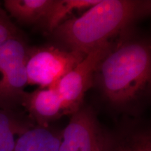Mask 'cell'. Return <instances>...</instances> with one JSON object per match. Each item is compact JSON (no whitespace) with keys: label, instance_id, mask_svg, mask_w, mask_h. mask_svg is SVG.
<instances>
[{"label":"cell","instance_id":"obj_9","mask_svg":"<svg viewBox=\"0 0 151 151\" xmlns=\"http://www.w3.org/2000/svg\"><path fill=\"white\" fill-rule=\"evenodd\" d=\"M54 3L55 0H5L4 6L18 24L43 28Z\"/></svg>","mask_w":151,"mask_h":151},{"label":"cell","instance_id":"obj_4","mask_svg":"<svg viewBox=\"0 0 151 151\" xmlns=\"http://www.w3.org/2000/svg\"><path fill=\"white\" fill-rule=\"evenodd\" d=\"M28 48L24 36L0 45V109H21L27 86L25 65Z\"/></svg>","mask_w":151,"mask_h":151},{"label":"cell","instance_id":"obj_1","mask_svg":"<svg viewBox=\"0 0 151 151\" xmlns=\"http://www.w3.org/2000/svg\"><path fill=\"white\" fill-rule=\"evenodd\" d=\"M94 88L115 116L142 117L151 97V41L132 27L111 41L96 67Z\"/></svg>","mask_w":151,"mask_h":151},{"label":"cell","instance_id":"obj_12","mask_svg":"<svg viewBox=\"0 0 151 151\" xmlns=\"http://www.w3.org/2000/svg\"><path fill=\"white\" fill-rule=\"evenodd\" d=\"M99 1V0H55L43 29L51 34L60 24L76 18V14L81 16Z\"/></svg>","mask_w":151,"mask_h":151},{"label":"cell","instance_id":"obj_13","mask_svg":"<svg viewBox=\"0 0 151 151\" xmlns=\"http://www.w3.org/2000/svg\"><path fill=\"white\" fill-rule=\"evenodd\" d=\"M24 36L19 28L11 20L4 9L0 6V45L5 41Z\"/></svg>","mask_w":151,"mask_h":151},{"label":"cell","instance_id":"obj_6","mask_svg":"<svg viewBox=\"0 0 151 151\" xmlns=\"http://www.w3.org/2000/svg\"><path fill=\"white\" fill-rule=\"evenodd\" d=\"M111 41L92 50L59 81L56 89L62 98L66 115H71L83 105L85 94L92 88L96 67L108 50Z\"/></svg>","mask_w":151,"mask_h":151},{"label":"cell","instance_id":"obj_5","mask_svg":"<svg viewBox=\"0 0 151 151\" xmlns=\"http://www.w3.org/2000/svg\"><path fill=\"white\" fill-rule=\"evenodd\" d=\"M107 129L91 106L83 104L62 131L60 151H104Z\"/></svg>","mask_w":151,"mask_h":151},{"label":"cell","instance_id":"obj_10","mask_svg":"<svg viewBox=\"0 0 151 151\" xmlns=\"http://www.w3.org/2000/svg\"><path fill=\"white\" fill-rule=\"evenodd\" d=\"M35 126L23 109H0V151H14L19 137Z\"/></svg>","mask_w":151,"mask_h":151},{"label":"cell","instance_id":"obj_11","mask_svg":"<svg viewBox=\"0 0 151 151\" xmlns=\"http://www.w3.org/2000/svg\"><path fill=\"white\" fill-rule=\"evenodd\" d=\"M62 131L35 126L19 137L14 151H60Z\"/></svg>","mask_w":151,"mask_h":151},{"label":"cell","instance_id":"obj_8","mask_svg":"<svg viewBox=\"0 0 151 151\" xmlns=\"http://www.w3.org/2000/svg\"><path fill=\"white\" fill-rule=\"evenodd\" d=\"M21 109L37 126L49 127L52 122L65 116L63 102L56 88H38L25 92Z\"/></svg>","mask_w":151,"mask_h":151},{"label":"cell","instance_id":"obj_2","mask_svg":"<svg viewBox=\"0 0 151 151\" xmlns=\"http://www.w3.org/2000/svg\"><path fill=\"white\" fill-rule=\"evenodd\" d=\"M150 0H99L52 32L60 46L86 56L150 16Z\"/></svg>","mask_w":151,"mask_h":151},{"label":"cell","instance_id":"obj_7","mask_svg":"<svg viewBox=\"0 0 151 151\" xmlns=\"http://www.w3.org/2000/svg\"><path fill=\"white\" fill-rule=\"evenodd\" d=\"M104 151H151V127L142 117H120L107 129Z\"/></svg>","mask_w":151,"mask_h":151},{"label":"cell","instance_id":"obj_3","mask_svg":"<svg viewBox=\"0 0 151 151\" xmlns=\"http://www.w3.org/2000/svg\"><path fill=\"white\" fill-rule=\"evenodd\" d=\"M85 58L60 46H29L26 60L27 86L56 88L59 81Z\"/></svg>","mask_w":151,"mask_h":151}]
</instances>
